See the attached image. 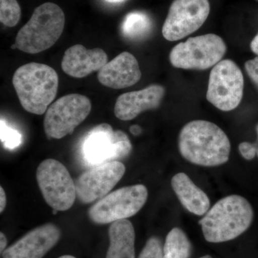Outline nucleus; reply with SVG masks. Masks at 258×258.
<instances>
[{
	"label": "nucleus",
	"instance_id": "obj_1",
	"mask_svg": "<svg viewBox=\"0 0 258 258\" xmlns=\"http://www.w3.org/2000/svg\"><path fill=\"white\" fill-rule=\"evenodd\" d=\"M181 157L196 165L216 166L225 164L230 158L228 137L218 125L208 120L190 121L179 136Z\"/></svg>",
	"mask_w": 258,
	"mask_h": 258
},
{
	"label": "nucleus",
	"instance_id": "obj_2",
	"mask_svg": "<svg viewBox=\"0 0 258 258\" xmlns=\"http://www.w3.org/2000/svg\"><path fill=\"white\" fill-rule=\"evenodd\" d=\"M253 209L240 195L221 199L199 222L205 240L220 243L234 240L250 227L253 220Z\"/></svg>",
	"mask_w": 258,
	"mask_h": 258
},
{
	"label": "nucleus",
	"instance_id": "obj_3",
	"mask_svg": "<svg viewBox=\"0 0 258 258\" xmlns=\"http://www.w3.org/2000/svg\"><path fill=\"white\" fill-rule=\"evenodd\" d=\"M13 86L25 111L36 115L46 113L58 89V75L45 64L30 62L15 71Z\"/></svg>",
	"mask_w": 258,
	"mask_h": 258
},
{
	"label": "nucleus",
	"instance_id": "obj_4",
	"mask_svg": "<svg viewBox=\"0 0 258 258\" xmlns=\"http://www.w3.org/2000/svg\"><path fill=\"white\" fill-rule=\"evenodd\" d=\"M66 17L62 9L52 3L37 7L28 23L19 30L11 48L36 54L50 48L63 32Z\"/></svg>",
	"mask_w": 258,
	"mask_h": 258
},
{
	"label": "nucleus",
	"instance_id": "obj_5",
	"mask_svg": "<svg viewBox=\"0 0 258 258\" xmlns=\"http://www.w3.org/2000/svg\"><path fill=\"white\" fill-rule=\"evenodd\" d=\"M227 51L223 39L215 34L190 37L173 47L171 64L176 69L204 71L222 60Z\"/></svg>",
	"mask_w": 258,
	"mask_h": 258
},
{
	"label": "nucleus",
	"instance_id": "obj_6",
	"mask_svg": "<svg viewBox=\"0 0 258 258\" xmlns=\"http://www.w3.org/2000/svg\"><path fill=\"white\" fill-rule=\"evenodd\" d=\"M147 199L148 190L144 185L125 186L96 202L88 210V217L98 225L126 220L142 210Z\"/></svg>",
	"mask_w": 258,
	"mask_h": 258
},
{
	"label": "nucleus",
	"instance_id": "obj_7",
	"mask_svg": "<svg viewBox=\"0 0 258 258\" xmlns=\"http://www.w3.org/2000/svg\"><path fill=\"white\" fill-rule=\"evenodd\" d=\"M132 151V143L127 134L122 131L113 130L108 123H101L91 128L82 144L83 159L93 166L123 159Z\"/></svg>",
	"mask_w": 258,
	"mask_h": 258
},
{
	"label": "nucleus",
	"instance_id": "obj_8",
	"mask_svg": "<svg viewBox=\"0 0 258 258\" xmlns=\"http://www.w3.org/2000/svg\"><path fill=\"white\" fill-rule=\"evenodd\" d=\"M36 179L49 206L57 211L72 208L77 198L76 184L62 163L52 159L42 161L37 169Z\"/></svg>",
	"mask_w": 258,
	"mask_h": 258
},
{
	"label": "nucleus",
	"instance_id": "obj_9",
	"mask_svg": "<svg viewBox=\"0 0 258 258\" xmlns=\"http://www.w3.org/2000/svg\"><path fill=\"white\" fill-rule=\"evenodd\" d=\"M243 92V74L234 61L226 59L214 66L206 96L211 104L220 111H232L240 105Z\"/></svg>",
	"mask_w": 258,
	"mask_h": 258
},
{
	"label": "nucleus",
	"instance_id": "obj_10",
	"mask_svg": "<svg viewBox=\"0 0 258 258\" xmlns=\"http://www.w3.org/2000/svg\"><path fill=\"white\" fill-rule=\"evenodd\" d=\"M91 111V102L86 96L73 93L61 97L45 113L44 129L47 137L60 139L72 134Z\"/></svg>",
	"mask_w": 258,
	"mask_h": 258
},
{
	"label": "nucleus",
	"instance_id": "obj_11",
	"mask_svg": "<svg viewBox=\"0 0 258 258\" xmlns=\"http://www.w3.org/2000/svg\"><path fill=\"white\" fill-rule=\"evenodd\" d=\"M210 13L208 0H174L162 28L169 41H176L203 26Z\"/></svg>",
	"mask_w": 258,
	"mask_h": 258
},
{
	"label": "nucleus",
	"instance_id": "obj_12",
	"mask_svg": "<svg viewBox=\"0 0 258 258\" xmlns=\"http://www.w3.org/2000/svg\"><path fill=\"white\" fill-rule=\"evenodd\" d=\"M125 167L118 161L95 166L75 181L77 198L83 204L92 203L106 196L124 175Z\"/></svg>",
	"mask_w": 258,
	"mask_h": 258
},
{
	"label": "nucleus",
	"instance_id": "obj_13",
	"mask_svg": "<svg viewBox=\"0 0 258 258\" xmlns=\"http://www.w3.org/2000/svg\"><path fill=\"white\" fill-rule=\"evenodd\" d=\"M61 232L47 223L36 227L3 252V258H42L60 240Z\"/></svg>",
	"mask_w": 258,
	"mask_h": 258
},
{
	"label": "nucleus",
	"instance_id": "obj_14",
	"mask_svg": "<svg viewBox=\"0 0 258 258\" xmlns=\"http://www.w3.org/2000/svg\"><path fill=\"white\" fill-rule=\"evenodd\" d=\"M164 95L165 88L158 84L151 85L140 91L123 93L115 102V115L121 120L134 119L142 112L157 108Z\"/></svg>",
	"mask_w": 258,
	"mask_h": 258
},
{
	"label": "nucleus",
	"instance_id": "obj_15",
	"mask_svg": "<svg viewBox=\"0 0 258 258\" xmlns=\"http://www.w3.org/2000/svg\"><path fill=\"white\" fill-rule=\"evenodd\" d=\"M142 72L135 56L123 52L107 62L98 74V79L103 86L113 89H123L139 82Z\"/></svg>",
	"mask_w": 258,
	"mask_h": 258
},
{
	"label": "nucleus",
	"instance_id": "obj_16",
	"mask_svg": "<svg viewBox=\"0 0 258 258\" xmlns=\"http://www.w3.org/2000/svg\"><path fill=\"white\" fill-rule=\"evenodd\" d=\"M108 62V56L101 48L88 50L82 45H75L64 52L61 67L71 77L82 79L98 71Z\"/></svg>",
	"mask_w": 258,
	"mask_h": 258
},
{
	"label": "nucleus",
	"instance_id": "obj_17",
	"mask_svg": "<svg viewBox=\"0 0 258 258\" xmlns=\"http://www.w3.org/2000/svg\"><path fill=\"white\" fill-rule=\"evenodd\" d=\"M171 184L180 203L186 210L198 216H203L209 211L210 200L208 195L185 173L179 172L173 176Z\"/></svg>",
	"mask_w": 258,
	"mask_h": 258
},
{
	"label": "nucleus",
	"instance_id": "obj_18",
	"mask_svg": "<svg viewBox=\"0 0 258 258\" xmlns=\"http://www.w3.org/2000/svg\"><path fill=\"white\" fill-rule=\"evenodd\" d=\"M110 245L106 258H135V231L132 222L120 220L108 229Z\"/></svg>",
	"mask_w": 258,
	"mask_h": 258
},
{
	"label": "nucleus",
	"instance_id": "obj_19",
	"mask_svg": "<svg viewBox=\"0 0 258 258\" xmlns=\"http://www.w3.org/2000/svg\"><path fill=\"white\" fill-rule=\"evenodd\" d=\"M164 258H189L191 244L184 231L174 227L168 233L163 247Z\"/></svg>",
	"mask_w": 258,
	"mask_h": 258
},
{
	"label": "nucleus",
	"instance_id": "obj_20",
	"mask_svg": "<svg viewBox=\"0 0 258 258\" xmlns=\"http://www.w3.org/2000/svg\"><path fill=\"white\" fill-rule=\"evenodd\" d=\"M150 18L143 12L128 13L123 19L121 32L123 36L130 39H138L147 35L152 29Z\"/></svg>",
	"mask_w": 258,
	"mask_h": 258
},
{
	"label": "nucleus",
	"instance_id": "obj_21",
	"mask_svg": "<svg viewBox=\"0 0 258 258\" xmlns=\"http://www.w3.org/2000/svg\"><path fill=\"white\" fill-rule=\"evenodd\" d=\"M21 17V8L17 0H0V21L5 26L15 27Z\"/></svg>",
	"mask_w": 258,
	"mask_h": 258
},
{
	"label": "nucleus",
	"instance_id": "obj_22",
	"mask_svg": "<svg viewBox=\"0 0 258 258\" xmlns=\"http://www.w3.org/2000/svg\"><path fill=\"white\" fill-rule=\"evenodd\" d=\"M21 134L18 131L8 126L4 120H1V142L5 148L13 149L21 144Z\"/></svg>",
	"mask_w": 258,
	"mask_h": 258
},
{
	"label": "nucleus",
	"instance_id": "obj_23",
	"mask_svg": "<svg viewBox=\"0 0 258 258\" xmlns=\"http://www.w3.org/2000/svg\"><path fill=\"white\" fill-rule=\"evenodd\" d=\"M139 258H164L161 240L157 237L149 238Z\"/></svg>",
	"mask_w": 258,
	"mask_h": 258
},
{
	"label": "nucleus",
	"instance_id": "obj_24",
	"mask_svg": "<svg viewBox=\"0 0 258 258\" xmlns=\"http://www.w3.org/2000/svg\"><path fill=\"white\" fill-rule=\"evenodd\" d=\"M244 69L249 79L258 88V56L252 60H247L244 64Z\"/></svg>",
	"mask_w": 258,
	"mask_h": 258
},
{
	"label": "nucleus",
	"instance_id": "obj_25",
	"mask_svg": "<svg viewBox=\"0 0 258 258\" xmlns=\"http://www.w3.org/2000/svg\"><path fill=\"white\" fill-rule=\"evenodd\" d=\"M239 151L241 155L246 160H252L257 155L253 144L249 143V142H242L240 144Z\"/></svg>",
	"mask_w": 258,
	"mask_h": 258
},
{
	"label": "nucleus",
	"instance_id": "obj_26",
	"mask_svg": "<svg viewBox=\"0 0 258 258\" xmlns=\"http://www.w3.org/2000/svg\"><path fill=\"white\" fill-rule=\"evenodd\" d=\"M7 205V197L4 189L0 187V212L3 213L4 212Z\"/></svg>",
	"mask_w": 258,
	"mask_h": 258
},
{
	"label": "nucleus",
	"instance_id": "obj_27",
	"mask_svg": "<svg viewBox=\"0 0 258 258\" xmlns=\"http://www.w3.org/2000/svg\"><path fill=\"white\" fill-rule=\"evenodd\" d=\"M8 244V240H7L6 236L3 232L0 233V252L3 253L6 249V246Z\"/></svg>",
	"mask_w": 258,
	"mask_h": 258
},
{
	"label": "nucleus",
	"instance_id": "obj_28",
	"mask_svg": "<svg viewBox=\"0 0 258 258\" xmlns=\"http://www.w3.org/2000/svg\"><path fill=\"white\" fill-rule=\"evenodd\" d=\"M250 49L255 55L258 56V32L250 42Z\"/></svg>",
	"mask_w": 258,
	"mask_h": 258
},
{
	"label": "nucleus",
	"instance_id": "obj_29",
	"mask_svg": "<svg viewBox=\"0 0 258 258\" xmlns=\"http://www.w3.org/2000/svg\"><path fill=\"white\" fill-rule=\"evenodd\" d=\"M131 134H133L134 136H139L142 134V129L141 128L140 125H133L129 128Z\"/></svg>",
	"mask_w": 258,
	"mask_h": 258
},
{
	"label": "nucleus",
	"instance_id": "obj_30",
	"mask_svg": "<svg viewBox=\"0 0 258 258\" xmlns=\"http://www.w3.org/2000/svg\"><path fill=\"white\" fill-rule=\"evenodd\" d=\"M256 132H257V141H256V142L253 143V145L254 148H255L256 154H257L258 157V123L257 125H256Z\"/></svg>",
	"mask_w": 258,
	"mask_h": 258
},
{
	"label": "nucleus",
	"instance_id": "obj_31",
	"mask_svg": "<svg viewBox=\"0 0 258 258\" xmlns=\"http://www.w3.org/2000/svg\"><path fill=\"white\" fill-rule=\"evenodd\" d=\"M104 1L108 3H113V4H117V3H123V2L127 1V0H104Z\"/></svg>",
	"mask_w": 258,
	"mask_h": 258
},
{
	"label": "nucleus",
	"instance_id": "obj_32",
	"mask_svg": "<svg viewBox=\"0 0 258 258\" xmlns=\"http://www.w3.org/2000/svg\"><path fill=\"white\" fill-rule=\"evenodd\" d=\"M58 258H76V257H74V256H72V255H63V256H61V257H58Z\"/></svg>",
	"mask_w": 258,
	"mask_h": 258
},
{
	"label": "nucleus",
	"instance_id": "obj_33",
	"mask_svg": "<svg viewBox=\"0 0 258 258\" xmlns=\"http://www.w3.org/2000/svg\"><path fill=\"white\" fill-rule=\"evenodd\" d=\"M200 258H213V257H212L211 256H210V255H205V256H203V257H201Z\"/></svg>",
	"mask_w": 258,
	"mask_h": 258
}]
</instances>
